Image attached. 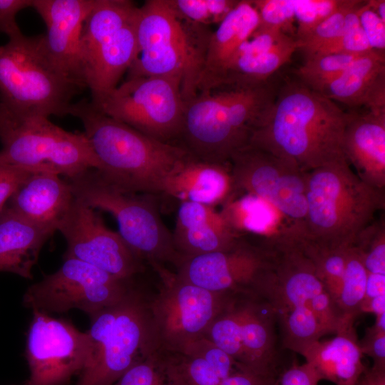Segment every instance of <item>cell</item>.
I'll list each match as a JSON object with an SVG mask.
<instances>
[{
  "label": "cell",
  "mask_w": 385,
  "mask_h": 385,
  "mask_svg": "<svg viewBox=\"0 0 385 385\" xmlns=\"http://www.w3.org/2000/svg\"><path fill=\"white\" fill-rule=\"evenodd\" d=\"M350 114L301 81L289 82L276 93L252 130L248 145L307 173L346 160L343 140Z\"/></svg>",
  "instance_id": "1"
},
{
  "label": "cell",
  "mask_w": 385,
  "mask_h": 385,
  "mask_svg": "<svg viewBox=\"0 0 385 385\" xmlns=\"http://www.w3.org/2000/svg\"><path fill=\"white\" fill-rule=\"evenodd\" d=\"M107 183L129 192L162 193L165 180L190 156L184 148L149 137L101 112L91 101L73 103Z\"/></svg>",
  "instance_id": "2"
},
{
  "label": "cell",
  "mask_w": 385,
  "mask_h": 385,
  "mask_svg": "<svg viewBox=\"0 0 385 385\" xmlns=\"http://www.w3.org/2000/svg\"><path fill=\"white\" fill-rule=\"evenodd\" d=\"M307 212L298 236L324 249L353 246L385 206L384 190L363 181L346 160L307 173Z\"/></svg>",
  "instance_id": "3"
},
{
  "label": "cell",
  "mask_w": 385,
  "mask_h": 385,
  "mask_svg": "<svg viewBox=\"0 0 385 385\" xmlns=\"http://www.w3.org/2000/svg\"><path fill=\"white\" fill-rule=\"evenodd\" d=\"M83 88L53 62L43 34H21L0 46V98L12 119L68 115Z\"/></svg>",
  "instance_id": "4"
},
{
  "label": "cell",
  "mask_w": 385,
  "mask_h": 385,
  "mask_svg": "<svg viewBox=\"0 0 385 385\" xmlns=\"http://www.w3.org/2000/svg\"><path fill=\"white\" fill-rule=\"evenodd\" d=\"M149 299L132 284L125 295L90 318V365L76 385H113L135 363L154 352L150 335Z\"/></svg>",
  "instance_id": "5"
},
{
  "label": "cell",
  "mask_w": 385,
  "mask_h": 385,
  "mask_svg": "<svg viewBox=\"0 0 385 385\" xmlns=\"http://www.w3.org/2000/svg\"><path fill=\"white\" fill-rule=\"evenodd\" d=\"M169 0H148L139 7L136 34L139 53L127 78L170 76L182 81L185 101L195 96L205 48L182 22Z\"/></svg>",
  "instance_id": "6"
},
{
  "label": "cell",
  "mask_w": 385,
  "mask_h": 385,
  "mask_svg": "<svg viewBox=\"0 0 385 385\" xmlns=\"http://www.w3.org/2000/svg\"><path fill=\"white\" fill-rule=\"evenodd\" d=\"M67 180L76 198L115 217L118 232L141 262L178 265L182 257L151 195L123 191L105 181L95 169Z\"/></svg>",
  "instance_id": "7"
},
{
  "label": "cell",
  "mask_w": 385,
  "mask_h": 385,
  "mask_svg": "<svg viewBox=\"0 0 385 385\" xmlns=\"http://www.w3.org/2000/svg\"><path fill=\"white\" fill-rule=\"evenodd\" d=\"M150 265L160 278L158 293L148 302L152 348L154 351L181 352L205 337L236 294L208 291L184 281L163 264Z\"/></svg>",
  "instance_id": "8"
},
{
  "label": "cell",
  "mask_w": 385,
  "mask_h": 385,
  "mask_svg": "<svg viewBox=\"0 0 385 385\" xmlns=\"http://www.w3.org/2000/svg\"><path fill=\"white\" fill-rule=\"evenodd\" d=\"M0 164L73 178L101 163L84 133L67 131L43 116L12 119L0 135Z\"/></svg>",
  "instance_id": "9"
},
{
  "label": "cell",
  "mask_w": 385,
  "mask_h": 385,
  "mask_svg": "<svg viewBox=\"0 0 385 385\" xmlns=\"http://www.w3.org/2000/svg\"><path fill=\"white\" fill-rule=\"evenodd\" d=\"M91 102L107 115L158 140L168 143L180 135L185 100L177 78H126Z\"/></svg>",
  "instance_id": "10"
},
{
  "label": "cell",
  "mask_w": 385,
  "mask_h": 385,
  "mask_svg": "<svg viewBox=\"0 0 385 385\" xmlns=\"http://www.w3.org/2000/svg\"><path fill=\"white\" fill-rule=\"evenodd\" d=\"M133 282V279L115 277L85 262L65 259L55 272L27 288L23 304L46 314L76 309L91 318L119 302Z\"/></svg>",
  "instance_id": "11"
},
{
  "label": "cell",
  "mask_w": 385,
  "mask_h": 385,
  "mask_svg": "<svg viewBox=\"0 0 385 385\" xmlns=\"http://www.w3.org/2000/svg\"><path fill=\"white\" fill-rule=\"evenodd\" d=\"M25 349L27 385H66L91 364L93 346L87 332L69 320L32 309Z\"/></svg>",
  "instance_id": "12"
},
{
  "label": "cell",
  "mask_w": 385,
  "mask_h": 385,
  "mask_svg": "<svg viewBox=\"0 0 385 385\" xmlns=\"http://www.w3.org/2000/svg\"><path fill=\"white\" fill-rule=\"evenodd\" d=\"M235 190L256 196L299 226L307 212L306 178L292 163L247 145L230 160Z\"/></svg>",
  "instance_id": "13"
},
{
  "label": "cell",
  "mask_w": 385,
  "mask_h": 385,
  "mask_svg": "<svg viewBox=\"0 0 385 385\" xmlns=\"http://www.w3.org/2000/svg\"><path fill=\"white\" fill-rule=\"evenodd\" d=\"M67 247L65 259H76L123 279H133L143 270L118 232L108 228L96 209L75 197L58 227Z\"/></svg>",
  "instance_id": "14"
},
{
  "label": "cell",
  "mask_w": 385,
  "mask_h": 385,
  "mask_svg": "<svg viewBox=\"0 0 385 385\" xmlns=\"http://www.w3.org/2000/svg\"><path fill=\"white\" fill-rule=\"evenodd\" d=\"M201 91L185 101L180 135L195 158L230 164L232 155L248 145V140L232 124L228 105L232 87Z\"/></svg>",
  "instance_id": "15"
},
{
  "label": "cell",
  "mask_w": 385,
  "mask_h": 385,
  "mask_svg": "<svg viewBox=\"0 0 385 385\" xmlns=\"http://www.w3.org/2000/svg\"><path fill=\"white\" fill-rule=\"evenodd\" d=\"M272 260V252L240 242L235 247L190 257L176 266L184 281L214 292L249 294Z\"/></svg>",
  "instance_id": "16"
},
{
  "label": "cell",
  "mask_w": 385,
  "mask_h": 385,
  "mask_svg": "<svg viewBox=\"0 0 385 385\" xmlns=\"http://www.w3.org/2000/svg\"><path fill=\"white\" fill-rule=\"evenodd\" d=\"M95 0H33L32 7L44 21L46 50L66 75L81 83L79 41L84 20Z\"/></svg>",
  "instance_id": "17"
},
{
  "label": "cell",
  "mask_w": 385,
  "mask_h": 385,
  "mask_svg": "<svg viewBox=\"0 0 385 385\" xmlns=\"http://www.w3.org/2000/svg\"><path fill=\"white\" fill-rule=\"evenodd\" d=\"M297 49L294 37L279 30L257 28L230 62L221 88L267 81Z\"/></svg>",
  "instance_id": "18"
},
{
  "label": "cell",
  "mask_w": 385,
  "mask_h": 385,
  "mask_svg": "<svg viewBox=\"0 0 385 385\" xmlns=\"http://www.w3.org/2000/svg\"><path fill=\"white\" fill-rule=\"evenodd\" d=\"M259 24V16L252 1H239L206 42L197 92L221 88L228 66Z\"/></svg>",
  "instance_id": "19"
},
{
  "label": "cell",
  "mask_w": 385,
  "mask_h": 385,
  "mask_svg": "<svg viewBox=\"0 0 385 385\" xmlns=\"http://www.w3.org/2000/svg\"><path fill=\"white\" fill-rule=\"evenodd\" d=\"M74 198L68 180L55 173L36 171L21 184L5 204L29 222L54 233Z\"/></svg>",
  "instance_id": "20"
},
{
  "label": "cell",
  "mask_w": 385,
  "mask_h": 385,
  "mask_svg": "<svg viewBox=\"0 0 385 385\" xmlns=\"http://www.w3.org/2000/svg\"><path fill=\"white\" fill-rule=\"evenodd\" d=\"M240 237L214 207L180 202L172 237L182 258L229 250L240 242Z\"/></svg>",
  "instance_id": "21"
},
{
  "label": "cell",
  "mask_w": 385,
  "mask_h": 385,
  "mask_svg": "<svg viewBox=\"0 0 385 385\" xmlns=\"http://www.w3.org/2000/svg\"><path fill=\"white\" fill-rule=\"evenodd\" d=\"M343 150L346 160L366 183L385 188V113H351Z\"/></svg>",
  "instance_id": "22"
},
{
  "label": "cell",
  "mask_w": 385,
  "mask_h": 385,
  "mask_svg": "<svg viewBox=\"0 0 385 385\" xmlns=\"http://www.w3.org/2000/svg\"><path fill=\"white\" fill-rule=\"evenodd\" d=\"M230 164L200 160L190 156L165 180L162 193L180 202L215 207L235 195Z\"/></svg>",
  "instance_id": "23"
},
{
  "label": "cell",
  "mask_w": 385,
  "mask_h": 385,
  "mask_svg": "<svg viewBox=\"0 0 385 385\" xmlns=\"http://www.w3.org/2000/svg\"><path fill=\"white\" fill-rule=\"evenodd\" d=\"M137 19L138 16L103 43L83 66L82 78L86 88L91 91V100L117 87L122 76L137 58Z\"/></svg>",
  "instance_id": "24"
},
{
  "label": "cell",
  "mask_w": 385,
  "mask_h": 385,
  "mask_svg": "<svg viewBox=\"0 0 385 385\" xmlns=\"http://www.w3.org/2000/svg\"><path fill=\"white\" fill-rule=\"evenodd\" d=\"M53 235L4 204L0 208V272L31 279L40 252Z\"/></svg>",
  "instance_id": "25"
},
{
  "label": "cell",
  "mask_w": 385,
  "mask_h": 385,
  "mask_svg": "<svg viewBox=\"0 0 385 385\" xmlns=\"http://www.w3.org/2000/svg\"><path fill=\"white\" fill-rule=\"evenodd\" d=\"M249 297L241 299L240 339L243 361L236 369H247L262 375H277L275 317L263 300L259 297V299L252 298L251 294Z\"/></svg>",
  "instance_id": "26"
},
{
  "label": "cell",
  "mask_w": 385,
  "mask_h": 385,
  "mask_svg": "<svg viewBox=\"0 0 385 385\" xmlns=\"http://www.w3.org/2000/svg\"><path fill=\"white\" fill-rule=\"evenodd\" d=\"M298 354L304 357L320 380L335 385H354L366 370L354 331L310 343Z\"/></svg>",
  "instance_id": "27"
},
{
  "label": "cell",
  "mask_w": 385,
  "mask_h": 385,
  "mask_svg": "<svg viewBox=\"0 0 385 385\" xmlns=\"http://www.w3.org/2000/svg\"><path fill=\"white\" fill-rule=\"evenodd\" d=\"M384 78V54L371 51L356 58L318 93L350 107L366 106L374 88Z\"/></svg>",
  "instance_id": "28"
},
{
  "label": "cell",
  "mask_w": 385,
  "mask_h": 385,
  "mask_svg": "<svg viewBox=\"0 0 385 385\" xmlns=\"http://www.w3.org/2000/svg\"><path fill=\"white\" fill-rule=\"evenodd\" d=\"M138 10L139 7L131 1L95 0L84 20L80 37L81 77L83 66L96 49L115 33L135 20Z\"/></svg>",
  "instance_id": "29"
},
{
  "label": "cell",
  "mask_w": 385,
  "mask_h": 385,
  "mask_svg": "<svg viewBox=\"0 0 385 385\" xmlns=\"http://www.w3.org/2000/svg\"><path fill=\"white\" fill-rule=\"evenodd\" d=\"M272 206L260 198L245 193L232 195L224 204L220 214L228 226L237 235L249 232L267 236L274 225Z\"/></svg>",
  "instance_id": "30"
},
{
  "label": "cell",
  "mask_w": 385,
  "mask_h": 385,
  "mask_svg": "<svg viewBox=\"0 0 385 385\" xmlns=\"http://www.w3.org/2000/svg\"><path fill=\"white\" fill-rule=\"evenodd\" d=\"M367 274L360 252L356 247H349L342 283L334 303L342 320L350 328H354V321L361 314Z\"/></svg>",
  "instance_id": "31"
},
{
  "label": "cell",
  "mask_w": 385,
  "mask_h": 385,
  "mask_svg": "<svg viewBox=\"0 0 385 385\" xmlns=\"http://www.w3.org/2000/svg\"><path fill=\"white\" fill-rule=\"evenodd\" d=\"M241 319V299L235 295L226 308L212 322L205 334V338L234 359L236 368L240 366L243 361L240 339Z\"/></svg>",
  "instance_id": "32"
},
{
  "label": "cell",
  "mask_w": 385,
  "mask_h": 385,
  "mask_svg": "<svg viewBox=\"0 0 385 385\" xmlns=\"http://www.w3.org/2000/svg\"><path fill=\"white\" fill-rule=\"evenodd\" d=\"M175 385H219L221 379L203 359L180 352L158 351Z\"/></svg>",
  "instance_id": "33"
},
{
  "label": "cell",
  "mask_w": 385,
  "mask_h": 385,
  "mask_svg": "<svg viewBox=\"0 0 385 385\" xmlns=\"http://www.w3.org/2000/svg\"><path fill=\"white\" fill-rule=\"evenodd\" d=\"M361 55L342 53L315 54L307 58L297 74L299 81L319 92Z\"/></svg>",
  "instance_id": "34"
},
{
  "label": "cell",
  "mask_w": 385,
  "mask_h": 385,
  "mask_svg": "<svg viewBox=\"0 0 385 385\" xmlns=\"http://www.w3.org/2000/svg\"><path fill=\"white\" fill-rule=\"evenodd\" d=\"M358 1L359 0H344L341 6L334 14L305 36L297 40L298 49L302 50L307 58L336 41L344 30L346 14Z\"/></svg>",
  "instance_id": "35"
},
{
  "label": "cell",
  "mask_w": 385,
  "mask_h": 385,
  "mask_svg": "<svg viewBox=\"0 0 385 385\" xmlns=\"http://www.w3.org/2000/svg\"><path fill=\"white\" fill-rule=\"evenodd\" d=\"M185 20L197 24H220L235 8V0H169Z\"/></svg>",
  "instance_id": "36"
},
{
  "label": "cell",
  "mask_w": 385,
  "mask_h": 385,
  "mask_svg": "<svg viewBox=\"0 0 385 385\" xmlns=\"http://www.w3.org/2000/svg\"><path fill=\"white\" fill-rule=\"evenodd\" d=\"M353 246L360 252L368 273L385 274V229L384 222H373L359 235Z\"/></svg>",
  "instance_id": "37"
},
{
  "label": "cell",
  "mask_w": 385,
  "mask_h": 385,
  "mask_svg": "<svg viewBox=\"0 0 385 385\" xmlns=\"http://www.w3.org/2000/svg\"><path fill=\"white\" fill-rule=\"evenodd\" d=\"M363 2L359 1L346 14L341 36L315 54L342 53L359 55L374 51L369 46L359 21V9Z\"/></svg>",
  "instance_id": "38"
},
{
  "label": "cell",
  "mask_w": 385,
  "mask_h": 385,
  "mask_svg": "<svg viewBox=\"0 0 385 385\" xmlns=\"http://www.w3.org/2000/svg\"><path fill=\"white\" fill-rule=\"evenodd\" d=\"M113 385H175L158 351L140 360Z\"/></svg>",
  "instance_id": "39"
},
{
  "label": "cell",
  "mask_w": 385,
  "mask_h": 385,
  "mask_svg": "<svg viewBox=\"0 0 385 385\" xmlns=\"http://www.w3.org/2000/svg\"><path fill=\"white\" fill-rule=\"evenodd\" d=\"M344 0H293L297 23L295 38L301 39L334 14Z\"/></svg>",
  "instance_id": "40"
},
{
  "label": "cell",
  "mask_w": 385,
  "mask_h": 385,
  "mask_svg": "<svg viewBox=\"0 0 385 385\" xmlns=\"http://www.w3.org/2000/svg\"><path fill=\"white\" fill-rule=\"evenodd\" d=\"M251 1L259 16L258 28L279 30L294 37L295 19L293 0H252Z\"/></svg>",
  "instance_id": "41"
},
{
  "label": "cell",
  "mask_w": 385,
  "mask_h": 385,
  "mask_svg": "<svg viewBox=\"0 0 385 385\" xmlns=\"http://www.w3.org/2000/svg\"><path fill=\"white\" fill-rule=\"evenodd\" d=\"M180 353L198 356L205 360L222 380L236 368L234 359L205 337L189 344Z\"/></svg>",
  "instance_id": "42"
},
{
  "label": "cell",
  "mask_w": 385,
  "mask_h": 385,
  "mask_svg": "<svg viewBox=\"0 0 385 385\" xmlns=\"http://www.w3.org/2000/svg\"><path fill=\"white\" fill-rule=\"evenodd\" d=\"M358 343L361 353L373 359V366L385 367V314L376 316L374 324L366 328Z\"/></svg>",
  "instance_id": "43"
},
{
  "label": "cell",
  "mask_w": 385,
  "mask_h": 385,
  "mask_svg": "<svg viewBox=\"0 0 385 385\" xmlns=\"http://www.w3.org/2000/svg\"><path fill=\"white\" fill-rule=\"evenodd\" d=\"M362 29L372 50L384 53L385 48V21L372 11L366 1L359 9Z\"/></svg>",
  "instance_id": "44"
},
{
  "label": "cell",
  "mask_w": 385,
  "mask_h": 385,
  "mask_svg": "<svg viewBox=\"0 0 385 385\" xmlns=\"http://www.w3.org/2000/svg\"><path fill=\"white\" fill-rule=\"evenodd\" d=\"M33 0H0V33L9 38L21 33L17 23L16 16L19 11L32 7Z\"/></svg>",
  "instance_id": "45"
},
{
  "label": "cell",
  "mask_w": 385,
  "mask_h": 385,
  "mask_svg": "<svg viewBox=\"0 0 385 385\" xmlns=\"http://www.w3.org/2000/svg\"><path fill=\"white\" fill-rule=\"evenodd\" d=\"M34 172L26 168L0 164V208Z\"/></svg>",
  "instance_id": "46"
},
{
  "label": "cell",
  "mask_w": 385,
  "mask_h": 385,
  "mask_svg": "<svg viewBox=\"0 0 385 385\" xmlns=\"http://www.w3.org/2000/svg\"><path fill=\"white\" fill-rule=\"evenodd\" d=\"M320 379L306 362L294 364L277 374L273 385H318Z\"/></svg>",
  "instance_id": "47"
},
{
  "label": "cell",
  "mask_w": 385,
  "mask_h": 385,
  "mask_svg": "<svg viewBox=\"0 0 385 385\" xmlns=\"http://www.w3.org/2000/svg\"><path fill=\"white\" fill-rule=\"evenodd\" d=\"M277 375H262L243 369H236L219 385H273Z\"/></svg>",
  "instance_id": "48"
},
{
  "label": "cell",
  "mask_w": 385,
  "mask_h": 385,
  "mask_svg": "<svg viewBox=\"0 0 385 385\" xmlns=\"http://www.w3.org/2000/svg\"><path fill=\"white\" fill-rule=\"evenodd\" d=\"M381 294H385V274L368 273L365 294L362 302Z\"/></svg>",
  "instance_id": "49"
},
{
  "label": "cell",
  "mask_w": 385,
  "mask_h": 385,
  "mask_svg": "<svg viewBox=\"0 0 385 385\" xmlns=\"http://www.w3.org/2000/svg\"><path fill=\"white\" fill-rule=\"evenodd\" d=\"M370 9L374 11L379 18L385 21V1L384 0H369L366 1Z\"/></svg>",
  "instance_id": "50"
},
{
  "label": "cell",
  "mask_w": 385,
  "mask_h": 385,
  "mask_svg": "<svg viewBox=\"0 0 385 385\" xmlns=\"http://www.w3.org/2000/svg\"><path fill=\"white\" fill-rule=\"evenodd\" d=\"M12 118L0 98V135L11 122Z\"/></svg>",
  "instance_id": "51"
},
{
  "label": "cell",
  "mask_w": 385,
  "mask_h": 385,
  "mask_svg": "<svg viewBox=\"0 0 385 385\" xmlns=\"http://www.w3.org/2000/svg\"><path fill=\"white\" fill-rule=\"evenodd\" d=\"M354 385H371V383L364 372Z\"/></svg>",
  "instance_id": "52"
},
{
  "label": "cell",
  "mask_w": 385,
  "mask_h": 385,
  "mask_svg": "<svg viewBox=\"0 0 385 385\" xmlns=\"http://www.w3.org/2000/svg\"><path fill=\"white\" fill-rule=\"evenodd\" d=\"M22 385H27V384H26V383L25 382V383H24V384H22Z\"/></svg>",
  "instance_id": "53"
}]
</instances>
